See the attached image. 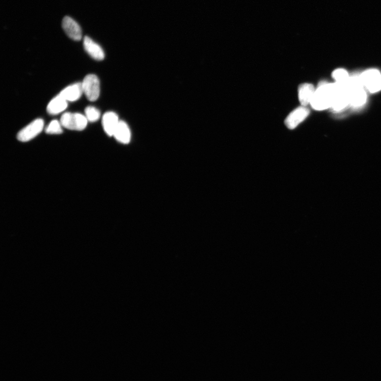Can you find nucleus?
I'll use <instances>...</instances> for the list:
<instances>
[{"label":"nucleus","instance_id":"obj_11","mask_svg":"<svg viewBox=\"0 0 381 381\" xmlns=\"http://www.w3.org/2000/svg\"><path fill=\"white\" fill-rule=\"evenodd\" d=\"M120 122L118 115L114 112L106 113L102 118V125H103L106 133L109 136H113L114 131Z\"/></svg>","mask_w":381,"mask_h":381},{"label":"nucleus","instance_id":"obj_3","mask_svg":"<svg viewBox=\"0 0 381 381\" xmlns=\"http://www.w3.org/2000/svg\"><path fill=\"white\" fill-rule=\"evenodd\" d=\"M83 93L90 101H96L100 93V81L98 77L94 75H87L82 82Z\"/></svg>","mask_w":381,"mask_h":381},{"label":"nucleus","instance_id":"obj_13","mask_svg":"<svg viewBox=\"0 0 381 381\" xmlns=\"http://www.w3.org/2000/svg\"><path fill=\"white\" fill-rule=\"evenodd\" d=\"M68 106V101L58 94L50 101L47 111L50 114L56 115L64 112Z\"/></svg>","mask_w":381,"mask_h":381},{"label":"nucleus","instance_id":"obj_6","mask_svg":"<svg viewBox=\"0 0 381 381\" xmlns=\"http://www.w3.org/2000/svg\"><path fill=\"white\" fill-rule=\"evenodd\" d=\"M309 111L305 107H300L293 111L285 120V125L290 129H294L305 120L309 115Z\"/></svg>","mask_w":381,"mask_h":381},{"label":"nucleus","instance_id":"obj_17","mask_svg":"<svg viewBox=\"0 0 381 381\" xmlns=\"http://www.w3.org/2000/svg\"><path fill=\"white\" fill-rule=\"evenodd\" d=\"M61 122L56 120L51 121L46 128V133L51 135H59L63 133Z\"/></svg>","mask_w":381,"mask_h":381},{"label":"nucleus","instance_id":"obj_18","mask_svg":"<svg viewBox=\"0 0 381 381\" xmlns=\"http://www.w3.org/2000/svg\"><path fill=\"white\" fill-rule=\"evenodd\" d=\"M332 76L334 79L336 80V82L339 83L346 82L349 78L347 71L343 69H337L334 71Z\"/></svg>","mask_w":381,"mask_h":381},{"label":"nucleus","instance_id":"obj_7","mask_svg":"<svg viewBox=\"0 0 381 381\" xmlns=\"http://www.w3.org/2000/svg\"><path fill=\"white\" fill-rule=\"evenodd\" d=\"M62 27L65 33L71 39L75 41L81 39V28L74 19L69 16L65 17L63 19Z\"/></svg>","mask_w":381,"mask_h":381},{"label":"nucleus","instance_id":"obj_2","mask_svg":"<svg viewBox=\"0 0 381 381\" xmlns=\"http://www.w3.org/2000/svg\"><path fill=\"white\" fill-rule=\"evenodd\" d=\"M60 122L65 128L82 131L86 127L88 120L86 116L82 114L67 113L62 115Z\"/></svg>","mask_w":381,"mask_h":381},{"label":"nucleus","instance_id":"obj_12","mask_svg":"<svg viewBox=\"0 0 381 381\" xmlns=\"http://www.w3.org/2000/svg\"><path fill=\"white\" fill-rule=\"evenodd\" d=\"M315 91L316 90L312 84L305 83L300 85L298 93L300 104L304 107L310 104Z\"/></svg>","mask_w":381,"mask_h":381},{"label":"nucleus","instance_id":"obj_4","mask_svg":"<svg viewBox=\"0 0 381 381\" xmlns=\"http://www.w3.org/2000/svg\"><path fill=\"white\" fill-rule=\"evenodd\" d=\"M43 126L44 122L42 119L35 120L19 132L17 136L18 140L21 142L31 141L41 133Z\"/></svg>","mask_w":381,"mask_h":381},{"label":"nucleus","instance_id":"obj_10","mask_svg":"<svg viewBox=\"0 0 381 381\" xmlns=\"http://www.w3.org/2000/svg\"><path fill=\"white\" fill-rule=\"evenodd\" d=\"M349 105L354 108L361 107L367 100V94L363 87H357L348 91Z\"/></svg>","mask_w":381,"mask_h":381},{"label":"nucleus","instance_id":"obj_15","mask_svg":"<svg viewBox=\"0 0 381 381\" xmlns=\"http://www.w3.org/2000/svg\"><path fill=\"white\" fill-rule=\"evenodd\" d=\"M380 76L379 70L370 69L364 72L360 77L363 85L366 87Z\"/></svg>","mask_w":381,"mask_h":381},{"label":"nucleus","instance_id":"obj_8","mask_svg":"<svg viewBox=\"0 0 381 381\" xmlns=\"http://www.w3.org/2000/svg\"><path fill=\"white\" fill-rule=\"evenodd\" d=\"M84 48L86 52L93 59L97 61L103 60L105 58L104 50L94 42L89 37L85 36L83 40Z\"/></svg>","mask_w":381,"mask_h":381},{"label":"nucleus","instance_id":"obj_16","mask_svg":"<svg viewBox=\"0 0 381 381\" xmlns=\"http://www.w3.org/2000/svg\"><path fill=\"white\" fill-rule=\"evenodd\" d=\"M85 114L87 120L91 122H96L100 119L101 116L99 110L92 106L86 107Z\"/></svg>","mask_w":381,"mask_h":381},{"label":"nucleus","instance_id":"obj_1","mask_svg":"<svg viewBox=\"0 0 381 381\" xmlns=\"http://www.w3.org/2000/svg\"><path fill=\"white\" fill-rule=\"evenodd\" d=\"M336 90L335 83H320L311 101L312 107L316 111H324L331 108Z\"/></svg>","mask_w":381,"mask_h":381},{"label":"nucleus","instance_id":"obj_19","mask_svg":"<svg viewBox=\"0 0 381 381\" xmlns=\"http://www.w3.org/2000/svg\"><path fill=\"white\" fill-rule=\"evenodd\" d=\"M370 92L375 93L381 90V76L366 87Z\"/></svg>","mask_w":381,"mask_h":381},{"label":"nucleus","instance_id":"obj_9","mask_svg":"<svg viewBox=\"0 0 381 381\" xmlns=\"http://www.w3.org/2000/svg\"><path fill=\"white\" fill-rule=\"evenodd\" d=\"M83 93L82 83H76L65 88L59 95L65 100L73 102L78 100Z\"/></svg>","mask_w":381,"mask_h":381},{"label":"nucleus","instance_id":"obj_5","mask_svg":"<svg viewBox=\"0 0 381 381\" xmlns=\"http://www.w3.org/2000/svg\"><path fill=\"white\" fill-rule=\"evenodd\" d=\"M336 90L334 95L332 109L334 112H340L349 105L348 91L338 83H335Z\"/></svg>","mask_w":381,"mask_h":381},{"label":"nucleus","instance_id":"obj_14","mask_svg":"<svg viewBox=\"0 0 381 381\" xmlns=\"http://www.w3.org/2000/svg\"><path fill=\"white\" fill-rule=\"evenodd\" d=\"M117 141L123 144H128L131 139V132L128 124L120 121L114 135Z\"/></svg>","mask_w":381,"mask_h":381}]
</instances>
